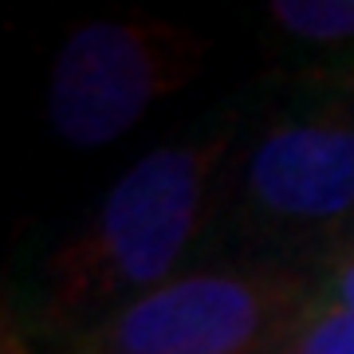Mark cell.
I'll return each instance as SVG.
<instances>
[{
  "label": "cell",
  "mask_w": 354,
  "mask_h": 354,
  "mask_svg": "<svg viewBox=\"0 0 354 354\" xmlns=\"http://www.w3.org/2000/svg\"><path fill=\"white\" fill-rule=\"evenodd\" d=\"M232 146V130H216L189 146L142 153L102 197L99 213L44 264L39 319L48 330H83L106 319L127 295L165 283L205 216L209 181Z\"/></svg>",
  "instance_id": "obj_1"
},
{
  "label": "cell",
  "mask_w": 354,
  "mask_h": 354,
  "mask_svg": "<svg viewBox=\"0 0 354 354\" xmlns=\"http://www.w3.org/2000/svg\"><path fill=\"white\" fill-rule=\"evenodd\" d=\"M307 299L295 268L193 272L114 307L71 354H268Z\"/></svg>",
  "instance_id": "obj_2"
},
{
  "label": "cell",
  "mask_w": 354,
  "mask_h": 354,
  "mask_svg": "<svg viewBox=\"0 0 354 354\" xmlns=\"http://www.w3.org/2000/svg\"><path fill=\"white\" fill-rule=\"evenodd\" d=\"M205 55L209 39L169 20L79 24L51 67V130L75 150H99L138 127L153 102L189 87Z\"/></svg>",
  "instance_id": "obj_3"
},
{
  "label": "cell",
  "mask_w": 354,
  "mask_h": 354,
  "mask_svg": "<svg viewBox=\"0 0 354 354\" xmlns=\"http://www.w3.org/2000/svg\"><path fill=\"white\" fill-rule=\"evenodd\" d=\"M244 181L252 209L272 221H346L354 213V122L330 111L276 122L256 142Z\"/></svg>",
  "instance_id": "obj_4"
},
{
  "label": "cell",
  "mask_w": 354,
  "mask_h": 354,
  "mask_svg": "<svg viewBox=\"0 0 354 354\" xmlns=\"http://www.w3.org/2000/svg\"><path fill=\"white\" fill-rule=\"evenodd\" d=\"M272 354H354V311L311 291Z\"/></svg>",
  "instance_id": "obj_5"
},
{
  "label": "cell",
  "mask_w": 354,
  "mask_h": 354,
  "mask_svg": "<svg viewBox=\"0 0 354 354\" xmlns=\"http://www.w3.org/2000/svg\"><path fill=\"white\" fill-rule=\"evenodd\" d=\"M272 20L311 44L354 39V0H272Z\"/></svg>",
  "instance_id": "obj_6"
},
{
  "label": "cell",
  "mask_w": 354,
  "mask_h": 354,
  "mask_svg": "<svg viewBox=\"0 0 354 354\" xmlns=\"http://www.w3.org/2000/svg\"><path fill=\"white\" fill-rule=\"evenodd\" d=\"M327 272H323V299L330 304H342L346 311H354V248L346 244H335L327 252Z\"/></svg>",
  "instance_id": "obj_7"
},
{
  "label": "cell",
  "mask_w": 354,
  "mask_h": 354,
  "mask_svg": "<svg viewBox=\"0 0 354 354\" xmlns=\"http://www.w3.org/2000/svg\"><path fill=\"white\" fill-rule=\"evenodd\" d=\"M339 244H346V248H354V225H351V232H346V236H342Z\"/></svg>",
  "instance_id": "obj_8"
},
{
  "label": "cell",
  "mask_w": 354,
  "mask_h": 354,
  "mask_svg": "<svg viewBox=\"0 0 354 354\" xmlns=\"http://www.w3.org/2000/svg\"><path fill=\"white\" fill-rule=\"evenodd\" d=\"M346 83H351V91H354V75H351V79H346Z\"/></svg>",
  "instance_id": "obj_9"
}]
</instances>
